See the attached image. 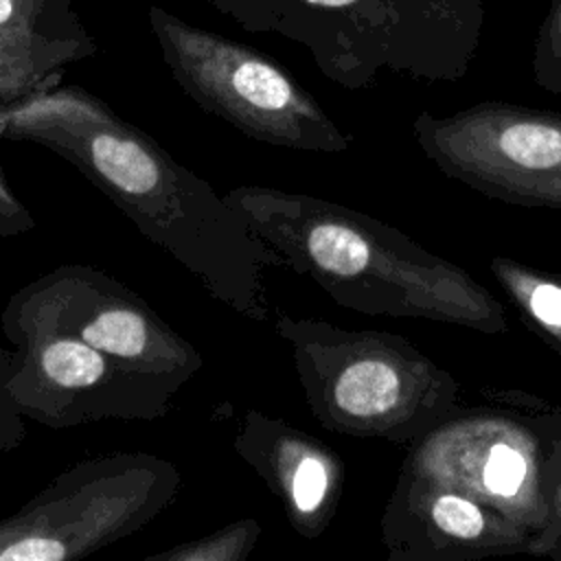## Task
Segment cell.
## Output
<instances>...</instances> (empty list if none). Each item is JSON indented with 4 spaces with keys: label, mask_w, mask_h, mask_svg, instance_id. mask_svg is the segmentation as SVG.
I'll return each instance as SVG.
<instances>
[{
    "label": "cell",
    "mask_w": 561,
    "mask_h": 561,
    "mask_svg": "<svg viewBox=\"0 0 561 561\" xmlns=\"http://www.w3.org/2000/svg\"><path fill=\"white\" fill-rule=\"evenodd\" d=\"M550 427V458H548V500L552 513L554 543L548 559H561V408L548 403Z\"/></svg>",
    "instance_id": "obj_18"
},
{
    "label": "cell",
    "mask_w": 561,
    "mask_h": 561,
    "mask_svg": "<svg viewBox=\"0 0 561 561\" xmlns=\"http://www.w3.org/2000/svg\"><path fill=\"white\" fill-rule=\"evenodd\" d=\"M149 26L182 92L204 112L256 142L342 153L351 136L316 96L270 55L149 7Z\"/></svg>",
    "instance_id": "obj_6"
},
{
    "label": "cell",
    "mask_w": 561,
    "mask_h": 561,
    "mask_svg": "<svg viewBox=\"0 0 561 561\" xmlns=\"http://www.w3.org/2000/svg\"><path fill=\"white\" fill-rule=\"evenodd\" d=\"M2 313L75 335L175 390L204 364L199 351L145 298L83 263L59 265L26 283L7 300Z\"/></svg>",
    "instance_id": "obj_9"
},
{
    "label": "cell",
    "mask_w": 561,
    "mask_h": 561,
    "mask_svg": "<svg viewBox=\"0 0 561 561\" xmlns=\"http://www.w3.org/2000/svg\"><path fill=\"white\" fill-rule=\"evenodd\" d=\"M261 530L259 519L243 517L215 528L204 537L151 552L145 557V561H245L256 548Z\"/></svg>",
    "instance_id": "obj_15"
},
{
    "label": "cell",
    "mask_w": 561,
    "mask_h": 561,
    "mask_svg": "<svg viewBox=\"0 0 561 561\" xmlns=\"http://www.w3.org/2000/svg\"><path fill=\"white\" fill-rule=\"evenodd\" d=\"M390 561H478L541 557L539 539L500 511L451 486L399 471L381 515Z\"/></svg>",
    "instance_id": "obj_11"
},
{
    "label": "cell",
    "mask_w": 561,
    "mask_h": 561,
    "mask_svg": "<svg viewBox=\"0 0 561 561\" xmlns=\"http://www.w3.org/2000/svg\"><path fill=\"white\" fill-rule=\"evenodd\" d=\"M416 145L447 178L484 197L561 210V112L482 101L412 121Z\"/></svg>",
    "instance_id": "obj_8"
},
{
    "label": "cell",
    "mask_w": 561,
    "mask_h": 561,
    "mask_svg": "<svg viewBox=\"0 0 561 561\" xmlns=\"http://www.w3.org/2000/svg\"><path fill=\"white\" fill-rule=\"evenodd\" d=\"M224 197L283 267L309 276L344 309L484 335L508 331L506 307L476 276L368 213L259 184L230 188Z\"/></svg>",
    "instance_id": "obj_2"
},
{
    "label": "cell",
    "mask_w": 561,
    "mask_h": 561,
    "mask_svg": "<svg viewBox=\"0 0 561 561\" xmlns=\"http://www.w3.org/2000/svg\"><path fill=\"white\" fill-rule=\"evenodd\" d=\"M180 484V469L156 454L83 458L0 519V561L90 557L145 528L175 500Z\"/></svg>",
    "instance_id": "obj_7"
},
{
    "label": "cell",
    "mask_w": 561,
    "mask_h": 561,
    "mask_svg": "<svg viewBox=\"0 0 561 561\" xmlns=\"http://www.w3.org/2000/svg\"><path fill=\"white\" fill-rule=\"evenodd\" d=\"M20 353L0 346V454L13 451L26 438V416L11 394V379L18 370Z\"/></svg>",
    "instance_id": "obj_17"
},
{
    "label": "cell",
    "mask_w": 561,
    "mask_h": 561,
    "mask_svg": "<svg viewBox=\"0 0 561 561\" xmlns=\"http://www.w3.org/2000/svg\"><path fill=\"white\" fill-rule=\"evenodd\" d=\"M305 401L329 432L412 445L460 403V383L408 337L276 313Z\"/></svg>",
    "instance_id": "obj_4"
},
{
    "label": "cell",
    "mask_w": 561,
    "mask_h": 561,
    "mask_svg": "<svg viewBox=\"0 0 561 561\" xmlns=\"http://www.w3.org/2000/svg\"><path fill=\"white\" fill-rule=\"evenodd\" d=\"M243 31L280 35L346 90L381 72L460 81L480 48L482 0H204Z\"/></svg>",
    "instance_id": "obj_3"
},
{
    "label": "cell",
    "mask_w": 561,
    "mask_h": 561,
    "mask_svg": "<svg viewBox=\"0 0 561 561\" xmlns=\"http://www.w3.org/2000/svg\"><path fill=\"white\" fill-rule=\"evenodd\" d=\"M533 79L552 94H561V0H550L533 46Z\"/></svg>",
    "instance_id": "obj_16"
},
{
    "label": "cell",
    "mask_w": 561,
    "mask_h": 561,
    "mask_svg": "<svg viewBox=\"0 0 561 561\" xmlns=\"http://www.w3.org/2000/svg\"><path fill=\"white\" fill-rule=\"evenodd\" d=\"M489 270L522 322L561 355V274L502 254L491 256Z\"/></svg>",
    "instance_id": "obj_14"
},
{
    "label": "cell",
    "mask_w": 561,
    "mask_h": 561,
    "mask_svg": "<svg viewBox=\"0 0 561 561\" xmlns=\"http://www.w3.org/2000/svg\"><path fill=\"white\" fill-rule=\"evenodd\" d=\"M75 0H0V110L59 83L64 70L96 53ZM33 228L0 169V237Z\"/></svg>",
    "instance_id": "obj_12"
},
{
    "label": "cell",
    "mask_w": 561,
    "mask_h": 561,
    "mask_svg": "<svg viewBox=\"0 0 561 561\" xmlns=\"http://www.w3.org/2000/svg\"><path fill=\"white\" fill-rule=\"evenodd\" d=\"M232 445L300 537L318 539L329 528L344 489V460L331 445L256 408L245 410Z\"/></svg>",
    "instance_id": "obj_13"
},
{
    "label": "cell",
    "mask_w": 561,
    "mask_h": 561,
    "mask_svg": "<svg viewBox=\"0 0 561 561\" xmlns=\"http://www.w3.org/2000/svg\"><path fill=\"white\" fill-rule=\"evenodd\" d=\"M482 405H460L414 440L399 471L451 486L528 528L548 557L554 543L548 500V401L482 388Z\"/></svg>",
    "instance_id": "obj_5"
},
{
    "label": "cell",
    "mask_w": 561,
    "mask_h": 561,
    "mask_svg": "<svg viewBox=\"0 0 561 561\" xmlns=\"http://www.w3.org/2000/svg\"><path fill=\"white\" fill-rule=\"evenodd\" d=\"M20 364L11 394L22 414L50 430L101 421H158L171 410L169 383L138 373L57 329L0 316Z\"/></svg>",
    "instance_id": "obj_10"
},
{
    "label": "cell",
    "mask_w": 561,
    "mask_h": 561,
    "mask_svg": "<svg viewBox=\"0 0 561 561\" xmlns=\"http://www.w3.org/2000/svg\"><path fill=\"white\" fill-rule=\"evenodd\" d=\"M4 136L72 164L213 298L243 318H267L263 270L280 267L278 254L204 178L105 101L57 83L2 107L0 142Z\"/></svg>",
    "instance_id": "obj_1"
}]
</instances>
